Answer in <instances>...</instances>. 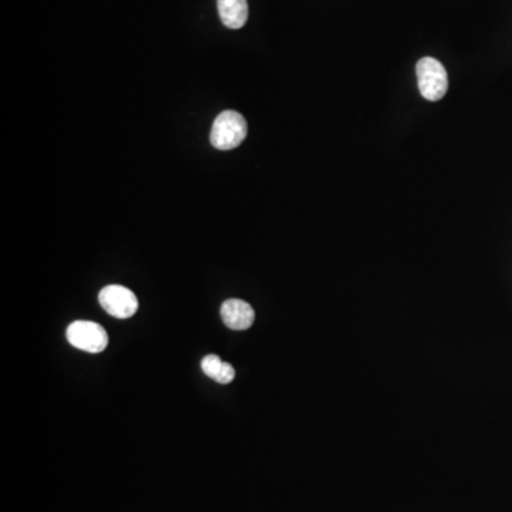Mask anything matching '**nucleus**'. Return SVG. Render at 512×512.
I'll return each mask as SVG.
<instances>
[{
	"mask_svg": "<svg viewBox=\"0 0 512 512\" xmlns=\"http://www.w3.org/2000/svg\"><path fill=\"white\" fill-rule=\"evenodd\" d=\"M246 134L248 126L244 116L234 110H227L215 119L209 140L215 149L229 151L241 146L246 139Z\"/></svg>",
	"mask_w": 512,
	"mask_h": 512,
	"instance_id": "nucleus-1",
	"label": "nucleus"
},
{
	"mask_svg": "<svg viewBox=\"0 0 512 512\" xmlns=\"http://www.w3.org/2000/svg\"><path fill=\"white\" fill-rule=\"evenodd\" d=\"M419 90L421 96L429 101H439L446 96L449 90V76L439 60L423 57L416 66Z\"/></svg>",
	"mask_w": 512,
	"mask_h": 512,
	"instance_id": "nucleus-2",
	"label": "nucleus"
},
{
	"mask_svg": "<svg viewBox=\"0 0 512 512\" xmlns=\"http://www.w3.org/2000/svg\"><path fill=\"white\" fill-rule=\"evenodd\" d=\"M67 341L72 346L87 353H100L109 344V334L101 324L89 321H77L67 329Z\"/></svg>",
	"mask_w": 512,
	"mask_h": 512,
	"instance_id": "nucleus-3",
	"label": "nucleus"
},
{
	"mask_svg": "<svg viewBox=\"0 0 512 512\" xmlns=\"http://www.w3.org/2000/svg\"><path fill=\"white\" fill-rule=\"evenodd\" d=\"M102 309L117 319H129L139 309L136 295L121 285H109L99 295Z\"/></svg>",
	"mask_w": 512,
	"mask_h": 512,
	"instance_id": "nucleus-4",
	"label": "nucleus"
},
{
	"mask_svg": "<svg viewBox=\"0 0 512 512\" xmlns=\"http://www.w3.org/2000/svg\"><path fill=\"white\" fill-rule=\"evenodd\" d=\"M221 317L232 331H246L254 324V307L241 299H228L222 304Z\"/></svg>",
	"mask_w": 512,
	"mask_h": 512,
	"instance_id": "nucleus-5",
	"label": "nucleus"
},
{
	"mask_svg": "<svg viewBox=\"0 0 512 512\" xmlns=\"http://www.w3.org/2000/svg\"><path fill=\"white\" fill-rule=\"evenodd\" d=\"M218 14L222 24L229 29H241L248 20L246 0H218Z\"/></svg>",
	"mask_w": 512,
	"mask_h": 512,
	"instance_id": "nucleus-6",
	"label": "nucleus"
},
{
	"mask_svg": "<svg viewBox=\"0 0 512 512\" xmlns=\"http://www.w3.org/2000/svg\"><path fill=\"white\" fill-rule=\"evenodd\" d=\"M202 371L207 376L221 384L231 383L235 379V369L232 364L225 363L217 354H208L201 362Z\"/></svg>",
	"mask_w": 512,
	"mask_h": 512,
	"instance_id": "nucleus-7",
	"label": "nucleus"
}]
</instances>
